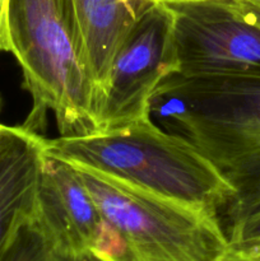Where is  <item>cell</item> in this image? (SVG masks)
Instances as JSON below:
<instances>
[{
    "instance_id": "6da1fadb",
    "label": "cell",
    "mask_w": 260,
    "mask_h": 261,
    "mask_svg": "<svg viewBox=\"0 0 260 261\" xmlns=\"http://www.w3.org/2000/svg\"><path fill=\"white\" fill-rule=\"evenodd\" d=\"M160 126L190 142L233 186L226 212L260 201V78L166 76L150 98Z\"/></svg>"
},
{
    "instance_id": "7a4b0ae2",
    "label": "cell",
    "mask_w": 260,
    "mask_h": 261,
    "mask_svg": "<svg viewBox=\"0 0 260 261\" xmlns=\"http://www.w3.org/2000/svg\"><path fill=\"white\" fill-rule=\"evenodd\" d=\"M43 152L213 216L236 198L233 186L198 148L152 116L106 132L45 138Z\"/></svg>"
},
{
    "instance_id": "3957f363",
    "label": "cell",
    "mask_w": 260,
    "mask_h": 261,
    "mask_svg": "<svg viewBox=\"0 0 260 261\" xmlns=\"http://www.w3.org/2000/svg\"><path fill=\"white\" fill-rule=\"evenodd\" d=\"M10 53L32 110L22 126L41 134L53 112L60 137L98 132L97 101L76 45L68 0H10Z\"/></svg>"
},
{
    "instance_id": "277c9868",
    "label": "cell",
    "mask_w": 260,
    "mask_h": 261,
    "mask_svg": "<svg viewBox=\"0 0 260 261\" xmlns=\"http://www.w3.org/2000/svg\"><path fill=\"white\" fill-rule=\"evenodd\" d=\"M78 171L101 218L124 245L121 261H216L229 250L218 216L86 166Z\"/></svg>"
},
{
    "instance_id": "5b68a950",
    "label": "cell",
    "mask_w": 260,
    "mask_h": 261,
    "mask_svg": "<svg viewBox=\"0 0 260 261\" xmlns=\"http://www.w3.org/2000/svg\"><path fill=\"white\" fill-rule=\"evenodd\" d=\"M177 71L172 12L166 4L140 3L110 68L97 133L150 116L153 93Z\"/></svg>"
},
{
    "instance_id": "8992f818",
    "label": "cell",
    "mask_w": 260,
    "mask_h": 261,
    "mask_svg": "<svg viewBox=\"0 0 260 261\" xmlns=\"http://www.w3.org/2000/svg\"><path fill=\"white\" fill-rule=\"evenodd\" d=\"M166 5L173 15L178 74L260 78V25L231 0Z\"/></svg>"
},
{
    "instance_id": "52a82bcc",
    "label": "cell",
    "mask_w": 260,
    "mask_h": 261,
    "mask_svg": "<svg viewBox=\"0 0 260 261\" xmlns=\"http://www.w3.org/2000/svg\"><path fill=\"white\" fill-rule=\"evenodd\" d=\"M36 214L54 249L69 255L92 250L102 224L78 171L45 152Z\"/></svg>"
},
{
    "instance_id": "ba28073f",
    "label": "cell",
    "mask_w": 260,
    "mask_h": 261,
    "mask_svg": "<svg viewBox=\"0 0 260 261\" xmlns=\"http://www.w3.org/2000/svg\"><path fill=\"white\" fill-rule=\"evenodd\" d=\"M68 5L99 117L110 68L125 36L137 20L138 9L129 0H68Z\"/></svg>"
},
{
    "instance_id": "9c48e42d",
    "label": "cell",
    "mask_w": 260,
    "mask_h": 261,
    "mask_svg": "<svg viewBox=\"0 0 260 261\" xmlns=\"http://www.w3.org/2000/svg\"><path fill=\"white\" fill-rule=\"evenodd\" d=\"M43 140L22 125L9 126L0 147V251L19 222L36 211Z\"/></svg>"
},
{
    "instance_id": "30bf717a",
    "label": "cell",
    "mask_w": 260,
    "mask_h": 261,
    "mask_svg": "<svg viewBox=\"0 0 260 261\" xmlns=\"http://www.w3.org/2000/svg\"><path fill=\"white\" fill-rule=\"evenodd\" d=\"M53 251L35 211L19 222L0 251V261H51Z\"/></svg>"
},
{
    "instance_id": "8fae6325",
    "label": "cell",
    "mask_w": 260,
    "mask_h": 261,
    "mask_svg": "<svg viewBox=\"0 0 260 261\" xmlns=\"http://www.w3.org/2000/svg\"><path fill=\"white\" fill-rule=\"evenodd\" d=\"M229 247L260 257V201L241 211L227 213Z\"/></svg>"
},
{
    "instance_id": "7c38bea8",
    "label": "cell",
    "mask_w": 260,
    "mask_h": 261,
    "mask_svg": "<svg viewBox=\"0 0 260 261\" xmlns=\"http://www.w3.org/2000/svg\"><path fill=\"white\" fill-rule=\"evenodd\" d=\"M231 3L245 19L260 25V0H231Z\"/></svg>"
},
{
    "instance_id": "4fadbf2b",
    "label": "cell",
    "mask_w": 260,
    "mask_h": 261,
    "mask_svg": "<svg viewBox=\"0 0 260 261\" xmlns=\"http://www.w3.org/2000/svg\"><path fill=\"white\" fill-rule=\"evenodd\" d=\"M10 0H0V53L10 51L9 32H8V12Z\"/></svg>"
},
{
    "instance_id": "5bb4252c",
    "label": "cell",
    "mask_w": 260,
    "mask_h": 261,
    "mask_svg": "<svg viewBox=\"0 0 260 261\" xmlns=\"http://www.w3.org/2000/svg\"><path fill=\"white\" fill-rule=\"evenodd\" d=\"M216 261H260V259L256 256H252V255L245 254V252L236 251V250L229 247L228 251Z\"/></svg>"
},
{
    "instance_id": "9a60e30c",
    "label": "cell",
    "mask_w": 260,
    "mask_h": 261,
    "mask_svg": "<svg viewBox=\"0 0 260 261\" xmlns=\"http://www.w3.org/2000/svg\"><path fill=\"white\" fill-rule=\"evenodd\" d=\"M73 261H110L106 257L101 256V255L96 254L92 250H86V251H82L79 254L73 255Z\"/></svg>"
},
{
    "instance_id": "2e32d148",
    "label": "cell",
    "mask_w": 260,
    "mask_h": 261,
    "mask_svg": "<svg viewBox=\"0 0 260 261\" xmlns=\"http://www.w3.org/2000/svg\"><path fill=\"white\" fill-rule=\"evenodd\" d=\"M130 3H152V4H172V3H195L206 0H129Z\"/></svg>"
},
{
    "instance_id": "e0dca14e",
    "label": "cell",
    "mask_w": 260,
    "mask_h": 261,
    "mask_svg": "<svg viewBox=\"0 0 260 261\" xmlns=\"http://www.w3.org/2000/svg\"><path fill=\"white\" fill-rule=\"evenodd\" d=\"M51 261H73V255L65 254V252L54 249Z\"/></svg>"
},
{
    "instance_id": "ac0fdd59",
    "label": "cell",
    "mask_w": 260,
    "mask_h": 261,
    "mask_svg": "<svg viewBox=\"0 0 260 261\" xmlns=\"http://www.w3.org/2000/svg\"><path fill=\"white\" fill-rule=\"evenodd\" d=\"M8 127L9 126H7V125L0 124V147H2L3 142H4V139H5V135H7V133H8Z\"/></svg>"
},
{
    "instance_id": "d6986e66",
    "label": "cell",
    "mask_w": 260,
    "mask_h": 261,
    "mask_svg": "<svg viewBox=\"0 0 260 261\" xmlns=\"http://www.w3.org/2000/svg\"><path fill=\"white\" fill-rule=\"evenodd\" d=\"M259 259H260V257H259Z\"/></svg>"
}]
</instances>
